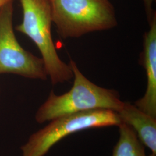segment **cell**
Here are the masks:
<instances>
[{"instance_id":"4","label":"cell","mask_w":156,"mask_h":156,"mask_svg":"<svg viewBox=\"0 0 156 156\" xmlns=\"http://www.w3.org/2000/svg\"><path fill=\"white\" fill-rule=\"evenodd\" d=\"M32 134L21 147L22 156H44L50 148L69 135L90 128L118 126L121 121L117 112L94 109L57 117Z\"/></svg>"},{"instance_id":"5","label":"cell","mask_w":156,"mask_h":156,"mask_svg":"<svg viewBox=\"0 0 156 156\" xmlns=\"http://www.w3.org/2000/svg\"><path fill=\"white\" fill-rule=\"evenodd\" d=\"M13 1L0 9V74L46 80L48 75L42 58L25 50L18 42L13 29Z\"/></svg>"},{"instance_id":"1","label":"cell","mask_w":156,"mask_h":156,"mask_svg":"<svg viewBox=\"0 0 156 156\" xmlns=\"http://www.w3.org/2000/svg\"><path fill=\"white\" fill-rule=\"evenodd\" d=\"M74 81L69 91L56 95L51 91L47 100L35 114V120L41 124L57 117L94 109H109L119 111L124 102L116 91L102 87L93 83L78 68L76 62L70 60Z\"/></svg>"},{"instance_id":"2","label":"cell","mask_w":156,"mask_h":156,"mask_svg":"<svg viewBox=\"0 0 156 156\" xmlns=\"http://www.w3.org/2000/svg\"><path fill=\"white\" fill-rule=\"evenodd\" d=\"M53 23L64 39L117 26L113 5L109 0H49Z\"/></svg>"},{"instance_id":"6","label":"cell","mask_w":156,"mask_h":156,"mask_svg":"<svg viewBox=\"0 0 156 156\" xmlns=\"http://www.w3.org/2000/svg\"><path fill=\"white\" fill-rule=\"evenodd\" d=\"M149 29L144 38L141 62L145 68L147 87L144 95L135 105L145 113L156 119V15L149 22Z\"/></svg>"},{"instance_id":"8","label":"cell","mask_w":156,"mask_h":156,"mask_svg":"<svg viewBox=\"0 0 156 156\" xmlns=\"http://www.w3.org/2000/svg\"><path fill=\"white\" fill-rule=\"evenodd\" d=\"M118 127L120 136L113 148L112 156H146L144 145L134 130L124 123H120Z\"/></svg>"},{"instance_id":"9","label":"cell","mask_w":156,"mask_h":156,"mask_svg":"<svg viewBox=\"0 0 156 156\" xmlns=\"http://www.w3.org/2000/svg\"><path fill=\"white\" fill-rule=\"evenodd\" d=\"M143 1L144 5L145 6V12L146 13V16L147 17L148 22L151 21V18L156 14V12H154L152 5L155 0H142Z\"/></svg>"},{"instance_id":"10","label":"cell","mask_w":156,"mask_h":156,"mask_svg":"<svg viewBox=\"0 0 156 156\" xmlns=\"http://www.w3.org/2000/svg\"><path fill=\"white\" fill-rule=\"evenodd\" d=\"M13 1V0H0V9L9 2Z\"/></svg>"},{"instance_id":"11","label":"cell","mask_w":156,"mask_h":156,"mask_svg":"<svg viewBox=\"0 0 156 156\" xmlns=\"http://www.w3.org/2000/svg\"><path fill=\"white\" fill-rule=\"evenodd\" d=\"M149 156H156V155H154V154H151V155Z\"/></svg>"},{"instance_id":"3","label":"cell","mask_w":156,"mask_h":156,"mask_svg":"<svg viewBox=\"0 0 156 156\" xmlns=\"http://www.w3.org/2000/svg\"><path fill=\"white\" fill-rule=\"evenodd\" d=\"M23 21L16 30L33 41L41 54L48 76L53 85L73 78L69 64L58 56L51 35L52 15L49 0H20Z\"/></svg>"},{"instance_id":"12","label":"cell","mask_w":156,"mask_h":156,"mask_svg":"<svg viewBox=\"0 0 156 156\" xmlns=\"http://www.w3.org/2000/svg\"><path fill=\"white\" fill-rule=\"evenodd\" d=\"M0 92H1V91H0Z\"/></svg>"},{"instance_id":"7","label":"cell","mask_w":156,"mask_h":156,"mask_svg":"<svg viewBox=\"0 0 156 156\" xmlns=\"http://www.w3.org/2000/svg\"><path fill=\"white\" fill-rule=\"evenodd\" d=\"M117 113L121 123L132 128L142 144L151 149V154L156 155V118L128 102H124L123 107Z\"/></svg>"}]
</instances>
